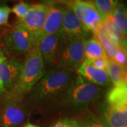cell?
<instances>
[{"mask_svg":"<svg viewBox=\"0 0 127 127\" xmlns=\"http://www.w3.org/2000/svg\"><path fill=\"white\" fill-rule=\"evenodd\" d=\"M75 76L74 72L58 68L48 70L27 94V103L34 107L54 103Z\"/></svg>","mask_w":127,"mask_h":127,"instance_id":"1","label":"cell"},{"mask_svg":"<svg viewBox=\"0 0 127 127\" xmlns=\"http://www.w3.org/2000/svg\"><path fill=\"white\" fill-rule=\"evenodd\" d=\"M102 93L101 87L75 76L54 104L73 111H83Z\"/></svg>","mask_w":127,"mask_h":127,"instance_id":"2","label":"cell"},{"mask_svg":"<svg viewBox=\"0 0 127 127\" xmlns=\"http://www.w3.org/2000/svg\"><path fill=\"white\" fill-rule=\"evenodd\" d=\"M45 67L38 46L27 54L17 82L8 95L21 100L45 74Z\"/></svg>","mask_w":127,"mask_h":127,"instance_id":"3","label":"cell"},{"mask_svg":"<svg viewBox=\"0 0 127 127\" xmlns=\"http://www.w3.org/2000/svg\"><path fill=\"white\" fill-rule=\"evenodd\" d=\"M84 39L75 37L63 39L56 68L75 72L85 59Z\"/></svg>","mask_w":127,"mask_h":127,"instance_id":"4","label":"cell"},{"mask_svg":"<svg viewBox=\"0 0 127 127\" xmlns=\"http://www.w3.org/2000/svg\"><path fill=\"white\" fill-rule=\"evenodd\" d=\"M69 7L79 22L89 31L95 33L102 28L104 21L91 2L84 0H72Z\"/></svg>","mask_w":127,"mask_h":127,"instance_id":"5","label":"cell"},{"mask_svg":"<svg viewBox=\"0 0 127 127\" xmlns=\"http://www.w3.org/2000/svg\"><path fill=\"white\" fill-rule=\"evenodd\" d=\"M21 100L8 95L0 106V127H18L27 118Z\"/></svg>","mask_w":127,"mask_h":127,"instance_id":"6","label":"cell"},{"mask_svg":"<svg viewBox=\"0 0 127 127\" xmlns=\"http://www.w3.org/2000/svg\"><path fill=\"white\" fill-rule=\"evenodd\" d=\"M63 43V38L60 32L45 36L39 41L37 46L45 69L56 68Z\"/></svg>","mask_w":127,"mask_h":127,"instance_id":"7","label":"cell"},{"mask_svg":"<svg viewBox=\"0 0 127 127\" xmlns=\"http://www.w3.org/2000/svg\"><path fill=\"white\" fill-rule=\"evenodd\" d=\"M5 41L14 51L20 54L28 52L34 47V32L18 24L7 36Z\"/></svg>","mask_w":127,"mask_h":127,"instance_id":"8","label":"cell"},{"mask_svg":"<svg viewBox=\"0 0 127 127\" xmlns=\"http://www.w3.org/2000/svg\"><path fill=\"white\" fill-rule=\"evenodd\" d=\"M59 32L63 39L75 37L84 40L91 38L90 31L84 27L70 9H64L61 27Z\"/></svg>","mask_w":127,"mask_h":127,"instance_id":"9","label":"cell"},{"mask_svg":"<svg viewBox=\"0 0 127 127\" xmlns=\"http://www.w3.org/2000/svg\"><path fill=\"white\" fill-rule=\"evenodd\" d=\"M64 8L50 7L46 20L39 31L34 32V47L37 46L41 39L48 35L58 32L61 29Z\"/></svg>","mask_w":127,"mask_h":127,"instance_id":"10","label":"cell"},{"mask_svg":"<svg viewBox=\"0 0 127 127\" xmlns=\"http://www.w3.org/2000/svg\"><path fill=\"white\" fill-rule=\"evenodd\" d=\"M49 9L50 7L44 4L32 5L25 17L19 21L18 24L34 32L39 31L45 23Z\"/></svg>","mask_w":127,"mask_h":127,"instance_id":"11","label":"cell"},{"mask_svg":"<svg viewBox=\"0 0 127 127\" xmlns=\"http://www.w3.org/2000/svg\"><path fill=\"white\" fill-rule=\"evenodd\" d=\"M22 66L23 63L15 58L6 59L0 63V80L7 90L13 88L20 76Z\"/></svg>","mask_w":127,"mask_h":127,"instance_id":"12","label":"cell"},{"mask_svg":"<svg viewBox=\"0 0 127 127\" xmlns=\"http://www.w3.org/2000/svg\"><path fill=\"white\" fill-rule=\"evenodd\" d=\"M76 72L78 75L99 87L108 86L111 83L107 71L95 67L90 60L85 59Z\"/></svg>","mask_w":127,"mask_h":127,"instance_id":"13","label":"cell"},{"mask_svg":"<svg viewBox=\"0 0 127 127\" xmlns=\"http://www.w3.org/2000/svg\"><path fill=\"white\" fill-rule=\"evenodd\" d=\"M101 120L106 127H127V104L108 105Z\"/></svg>","mask_w":127,"mask_h":127,"instance_id":"14","label":"cell"},{"mask_svg":"<svg viewBox=\"0 0 127 127\" xmlns=\"http://www.w3.org/2000/svg\"><path fill=\"white\" fill-rule=\"evenodd\" d=\"M107 102L108 105L127 104V83L114 85L108 92Z\"/></svg>","mask_w":127,"mask_h":127,"instance_id":"15","label":"cell"},{"mask_svg":"<svg viewBox=\"0 0 127 127\" xmlns=\"http://www.w3.org/2000/svg\"><path fill=\"white\" fill-rule=\"evenodd\" d=\"M124 35L127 32V8L123 3H118L114 11L107 19Z\"/></svg>","mask_w":127,"mask_h":127,"instance_id":"16","label":"cell"},{"mask_svg":"<svg viewBox=\"0 0 127 127\" xmlns=\"http://www.w3.org/2000/svg\"><path fill=\"white\" fill-rule=\"evenodd\" d=\"M107 72L111 82L114 85L127 82L126 68L120 65L111 59H108Z\"/></svg>","mask_w":127,"mask_h":127,"instance_id":"17","label":"cell"},{"mask_svg":"<svg viewBox=\"0 0 127 127\" xmlns=\"http://www.w3.org/2000/svg\"><path fill=\"white\" fill-rule=\"evenodd\" d=\"M85 59L93 60L100 58H108L101 44L96 39L90 38L84 41Z\"/></svg>","mask_w":127,"mask_h":127,"instance_id":"18","label":"cell"},{"mask_svg":"<svg viewBox=\"0 0 127 127\" xmlns=\"http://www.w3.org/2000/svg\"><path fill=\"white\" fill-rule=\"evenodd\" d=\"M92 4L104 22L114 11L118 4V0H93Z\"/></svg>","mask_w":127,"mask_h":127,"instance_id":"19","label":"cell"},{"mask_svg":"<svg viewBox=\"0 0 127 127\" xmlns=\"http://www.w3.org/2000/svg\"><path fill=\"white\" fill-rule=\"evenodd\" d=\"M95 35L96 36V39L99 42L104 50L108 58L113 60L118 48L116 47L114 44L106 37L104 34L103 27L98 31L95 32Z\"/></svg>","mask_w":127,"mask_h":127,"instance_id":"20","label":"cell"},{"mask_svg":"<svg viewBox=\"0 0 127 127\" xmlns=\"http://www.w3.org/2000/svg\"><path fill=\"white\" fill-rule=\"evenodd\" d=\"M30 5L28 3H26L24 1H21L18 4H15L11 9V12L14 13L17 17L19 21L21 20L25 15H26L27 12H28V9L30 8Z\"/></svg>","mask_w":127,"mask_h":127,"instance_id":"21","label":"cell"},{"mask_svg":"<svg viewBox=\"0 0 127 127\" xmlns=\"http://www.w3.org/2000/svg\"><path fill=\"white\" fill-rule=\"evenodd\" d=\"M80 123L81 127H106L101 119L94 115H89Z\"/></svg>","mask_w":127,"mask_h":127,"instance_id":"22","label":"cell"},{"mask_svg":"<svg viewBox=\"0 0 127 127\" xmlns=\"http://www.w3.org/2000/svg\"><path fill=\"white\" fill-rule=\"evenodd\" d=\"M52 127H81L80 123L77 120L66 118L58 121Z\"/></svg>","mask_w":127,"mask_h":127,"instance_id":"23","label":"cell"},{"mask_svg":"<svg viewBox=\"0 0 127 127\" xmlns=\"http://www.w3.org/2000/svg\"><path fill=\"white\" fill-rule=\"evenodd\" d=\"M113 61L120 64V65L125 67L127 65V55L125 52V50L121 48H117Z\"/></svg>","mask_w":127,"mask_h":127,"instance_id":"24","label":"cell"},{"mask_svg":"<svg viewBox=\"0 0 127 127\" xmlns=\"http://www.w3.org/2000/svg\"><path fill=\"white\" fill-rule=\"evenodd\" d=\"M10 12L11 9L8 6L0 7V25L7 24Z\"/></svg>","mask_w":127,"mask_h":127,"instance_id":"25","label":"cell"},{"mask_svg":"<svg viewBox=\"0 0 127 127\" xmlns=\"http://www.w3.org/2000/svg\"><path fill=\"white\" fill-rule=\"evenodd\" d=\"M108 58H100L93 60H90L95 67L107 71L108 65Z\"/></svg>","mask_w":127,"mask_h":127,"instance_id":"26","label":"cell"},{"mask_svg":"<svg viewBox=\"0 0 127 127\" xmlns=\"http://www.w3.org/2000/svg\"><path fill=\"white\" fill-rule=\"evenodd\" d=\"M7 90L5 88V87L3 85L2 82L0 80V98L2 97L5 94H7Z\"/></svg>","mask_w":127,"mask_h":127,"instance_id":"27","label":"cell"},{"mask_svg":"<svg viewBox=\"0 0 127 127\" xmlns=\"http://www.w3.org/2000/svg\"><path fill=\"white\" fill-rule=\"evenodd\" d=\"M6 59H7L6 57L4 55V54L2 53V52L0 50V63L5 61Z\"/></svg>","mask_w":127,"mask_h":127,"instance_id":"28","label":"cell"},{"mask_svg":"<svg viewBox=\"0 0 127 127\" xmlns=\"http://www.w3.org/2000/svg\"><path fill=\"white\" fill-rule=\"evenodd\" d=\"M25 127H39L36 126V125L32 124H27L25 125Z\"/></svg>","mask_w":127,"mask_h":127,"instance_id":"29","label":"cell"}]
</instances>
